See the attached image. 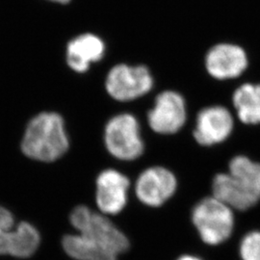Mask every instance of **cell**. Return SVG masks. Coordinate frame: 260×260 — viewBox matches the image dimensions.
<instances>
[{
  "label": "cell",
  "instance_id": "6da1fadb",
  "mask_svg": "<svg viewBox=\"0 0 260 260\" xmlns=\"http://www.w3.org/2000/svg\"><path fill=\"white\" fill-rule=\"evenodd\" d=\"M212 196L233 210L246 211L260 201V163L245 155L230 161L229 172L216 175Z\"/></svg>",
  "mask_w": 260,
  "mask_h": 260
},
{
  "label": "cell",
  "instance_id": "7a4b0ae2",
  "mask_svg": "<svg viewBox=\"0 0 260 260\" xmlns=\"http://www.w3.org/2000/svg\"><path fill=\"white\" fill-rule=\"evenodd\" d=\"M70 147L65 121L55 112H42L32 118L21 140V150L28 158L41 162H54Z\"/></svg>",
  "mask_w": 260,
  "mask_h": 260
},
{
  "label": "cell",
  "instance_id": "3957f363",
  "mask_svg": "<svg viewBox=\"0 0 260 260\" xmlns=\"http://www.w3.org/2000/svg\"><path fill=\"white\" fill-rule=\"evenodd\" d=\"M192 222L201 239L209 246L229 240L234 231V210L213 196L200 201L192 210Z\"/></svg>",
  "mask_w": 260,
  "mask_h": 260
},
{
  "label": "cell",
  "instance_id": "277c9868",
  "mask_svg": "<svg viewBox=\"0 0 260 260\" xmlns=\"http://www.w3.org/2000/svg\"><path fill=\"white\" fill-rule=\"evenodd\" d=\"M70 221L77 233L99 243L116 254L128 250L129 241L104 214L94 212L86 205L76 206L70 215Z\"/></svg>",
  "mask_w": 260,
  "mask_h": 260
},
{
  "label": "cell",
  "instance_id": "5b68a950",
  "mask_svg": "<svg viewBox=\"0 0 260 260\" xmlns=\"http://www.w3.org/2000/svg\"><path fill=\"white\" fill-rule=\"evenodd\" d=\"M104 144L113 157L123 161L139 158L145 150L137 118L130 113H121L107 121L104 129Z\"/></svg>",
  "mask_w": 260,
  "mask_h": 260
},
{
  "label": "cell",
  "instance_id": "8992f818",
  "mask_svg": "<svg viewBox=\"0 0 260 260\" xmlns=\"http://www.w3.org/2000/svg\"><path fill=\"white\" fill-rule=\"evenodd\" d=\"M153 77L148 67L119 64L105 79V89L113 100L125 103L140 99L153 88Z\"/></svg>",
  "mask_w": 260,
  "mask_h": 260
},
{
  "label": "cell",
  "instance_id": "52a82bcc",
  "mask_svg": "<svg viewBox=\"0 0 260 260\" xmlns=\"http://www.w3.org/2000/svg\"><path fill=\"white\" fill-rule=\"evenodd\" d=\"M187 121L184 98L176 91H164L155 98L148 113V123L152 131L161 135H173L181 129Z\"/></svg>",
  "mask_w": 260,
  "mask_h": 260
},
{
  "label": "cell",
  "instance_id": "ba28073f",
  "mask_svg": "<svg viewBox=\"0 0 260 260\" xmlns=\"http://www.w3.org/2000/svg\"><path fill=\"white\" fill-rule=\"evenodd\" d=\"M233 128L234 118L231 111L222 105H212L198 113L193 135L199 145L211 147L229 139Z\"/></svg>",
  "mask_w": 260,
  "mask_h": 260
},
{
  "label": "cell",
  "instance_id": "9c48e42d",
  "mask_svg": "<svg viewBox=\"0 0 260 260\" xmlns=\"http://www.w3.org/2000/svg\"><path fill=\"white\" fill-rule=\"evenodd\" d=\"M177 179L167 168L146 169L136 180L135 194L140 202L150 207H159L177 192Z\"/></svg>",
  "mask_w": 260,
  "mask_h": 260
},
{
  "label": "cell",
  "instance_id": "30bf717a",
  "mask_svg": "<svg viewBox=\"0 0 260 260\" xmlns=\"http://www.w3.org/2000/svg\"><path fill=\"white\" fill-rule=\"evenodd\" d=\"M208 75L217 80H231L241 76L249 66V58L243 47L220 43L211 47L205 59Z\"/></svg>",
  "mask_w": 260,
  "mask_h": 260
},
{
  "label": "cell",
  "instance_id": "8fae6325",
  "mask_svg": "<svg viewBox=\"0 0 260 260\" xmlns=\"http://www.w3.org/2000/svg\"><path fill=\"white\" fill-rule=\"evenodd\" d=\"M95 185V203L101 213H121L127 204L129 179L119 171L107 169L98 176Z\"/></svg>",
  "mask_w": 260,
  "mask_h": 260
},
{
  "label": "cell",
  "instance_id": "7c38bea8",
  "mask_svg": "<svg viewBox=\"0 0 260 260\" xmlns=\"http://www.w3.org/2000/svg\"><path fill=\"white\" fill-rule=\"evenodd\" d=\"M105 43L92 33H85L74 38L67 46V64L78 74H85L92 64L100 62L105 54Z\"/></svg>",
  "mask_w": 260,
  "mask_h": 260
},
{
  "label": "cell",
  "instance_id": "4fadbf2b",
  "mask_svg": "<svg viewBox=\"0 0 260 260\" xmlns=\"http://www.w3.org/2000/svg\"><path fill=\"white\" fill-rule=\"evenodd\" d=\"M233 104L236 115L244 124L260 123V83H245L233 94Z\"/></svg>",
  "mask_w": 260,
  "mask_h": 260
},
{
  "label": "cell",
  "instance_id": "5bb4252c",
  "mask_svg": "<svg viewBox=\"0 0 260 260\" xmlns=\"http://www.w3.org/2000/svg\"><path fill=\"white\" fill-rule=\"evenodd\" d=\"M68 255L76 260H118V254L83 235L68 234L62 240Z\"/></svg>",
  "mask_w": 260,
  "mask_h": 260
},
{
  "label": "cell",
  "instance_id": "9a60e30c",
  "mask_svg": "<svg viewBox=\"0 0 260 260\" xmlns=\"http://www.w3.org/2000/svg\"><path fill=\"white\" fill-rule=\"evenodd\" d=\"M41 235L37 229L27 222H21L10 231L8 254L18 258L32 256L40 246Z\"/></svg>",
  "mask_w": 260,
  "mask_h": 260
},
{
  "label": "cell",
  "instance_id": "2e32d148",
  "mask_svg": "<svg viewBox=\"0 0 260 260\" xmlns=\"http://www.w3.org/2000/svg\"><path fill=\"white\" fill-rule=\"evenodd\" d=\"M239 254L242 260H260V232L247 233L240 242Z\"/></svg>",
  "mask_w": 260,
  "mask_h": 260
},
{
  "label": "cell",
  "instance_id": "e0dca14e",
  "mask_svg": "<svg viewBox=\"0 0 260 260\" xmlns=\"http://www.w3.org/2000/svg\"><path fill=\"white\" fill-rule=\"evenodd\" d=\"M15 228L13 214L3 206H0V232H10Z\"/></svg>",
  "mask_w": 260,
  "mask_h": 260
},
{
  "label": "cell",
  "instance_id": "ac0fdd59",
  "mask_svg": "<svg viewBox=\"0 0 260 260\" xmlns=\"http://www.w3.org/2000/svg\"><path fill=\"white\" fill-rule=\"evenodd\" d=\"M9 233L10 232H0V255L8 254Z\"/></svg>",
  "mask_w": 260,
  "mask_h": 260
},
{
  "label": "cell",
  "instance_id": "d6986e66",
  "mask_svg": "<svg viewBox=\"0 0 260 260\" xmlns=\"http://www.w3.org/2000/svg\"><path fill=\"white\" fill-rule=\"evenodd\" d=\"M177 260H203L198 256L195 255H192V254H184V255H181L180 257H178Z\"/></svg>",
  "mask_w": 260,
  "mask_h": 260
},
{
  "label": "cell",
  "instance_id": "ffe728a7",
  "mask_svg": "<svg viewBox=\"0 0 260 260\" xmlns=\"http://www.w3.org/2000/svg\"><path fill=\"white\" fill-rule=\"evenodd\" d=\"M51 2H55V3H59V4H68L69 2H71V0H48Z\"/></svg>",
  "mask_w": 260,
  "mask_h": 260
}]
</instances>
